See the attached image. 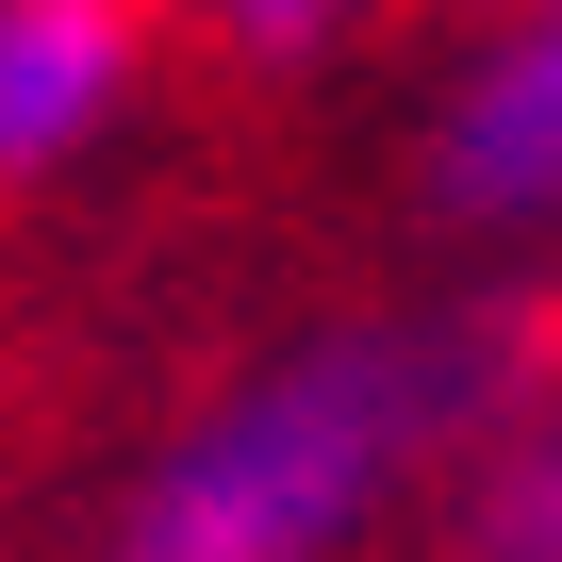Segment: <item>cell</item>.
Returning <instances> with one entry per match:
<instances>
[{"mask_svg": "<svg viewBox=\"0 0 562 562\" xmlns=\"http://www.w3.org/2000/svg\"><path fill=\"white\" fill-rule=\"evenodd\" d=\"M513 414L496 315H348L299 331L265 381H232L116 513V562H331L381 496L463 463Z\"/></svg>", "mask_w": 562, "mask_h": 562, "instance_id": "obj_1", "label": "cell"}, {"mask_svg": "<svg viewBox=\"0 0 562 562\" xmlns=\"http://www.w3.org/2000/svg\"><path fill=\"white\" fill-rule=\"evenodd\" d=\"M430 182H447V215H480V232L562 215V0H529V18L463 67V100H447V133H430Z\"/></svg>", "mask_w": 562, "mask_h": 562, "instance_id": "obj_2", "label": "cell"}, {"mask_svg": "<svg viewBox=\"0 0 562 562\" xmlns=\"http://www.w3.org/2000/svg\"><path fill=\"white\" fill-rule=\"evenodd\" d=\"M149 50V0H0V182H34L116 133Z\"/></svg>", "mask_w": 562, "mask_h": 562, "instance_id": "obj_3", "label": "cell"}, {"mask_svg": "<svg viewBox=\"0 0 562 562\" xmlns=\"http://www.w3.org/2000/svg\"><path fill=\"white\" fill-rule=\"evenodd\" d=\"M463 562H562V414H529L480 496H463Z\"/></svg>", "mask_w": 562, "mask_h": 562, "instance_id": "obj_4", "label": "cell"}, {"mask_svg": "<svg viewBox=\"0 0 562 562\" xmlns=\"http://www.w3.org/2000/svg\"><path fill=\"white\" fill-rule=\"evenodd\" d=\"M199 18L232 34V50H315V34H348L364 0H199Z\"/></svg>", "mask_w": 562, "mask_h": 562, "instance_id": "obj_5", "label": "cell"}]
</instances>
